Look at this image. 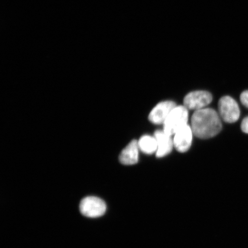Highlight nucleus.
<instances>
[{"mask_svg": "<svg viewBox=\"0 0 248 248\" xmlns=\"http://www.w3.org/2000/svg\"><path fill=\"white\" fill-rule=\"evenodd\" d=\"M191 129L196 137L209 139L218 134L222 124L216 111L211 108L195 110L191 117Z\"/></svg>", "mask_w": 248, "mask_h": 248, "instance_id": "nucleus-1", "label": "nucleus"}, {"mask_svg": "<svg viewBox=\"0 0 248 248\" xmlns=\"http://www.w3.org/2000/svg\"><path fill=\"white\" fill-rule=\"evenodd\" d=\"M188 111L185 106H176L170 111L163 124V131L167 135L171 136L179 129L187 125Z\"/></svg>", "mask_w": 248, "mask_h": 248, "instance_id": "nucleus-2", "label": "nucleus"}, {"mask_svg": "<svg viewBox=\"0 0 248 248\" xmlns=\"http://www.w3.org/2000/svg\"><path fill=\"white\" fill-rule=\"evenodd\" d=\"M79 209L83 216L89 218H97L104 215L107 210V205L100 198L88 197L80 202Z\"/></svg>", "mask_w": 248, "mask_h": 248, "instance_id": "nucleus-3", "label": "nucleus"}, {"mask_svg": "<svg viewBox=\"0 0 248 248\" xmlns=\"http://www.w3.org/2000/svg\"><path fill=\"white\" fill-rule=\"evenodd\" d=\"M220 116L228 123H234L239 119L240 110L237 102L229 96L220 99L218 103Z\"/></svg>", "mask_w": 248, "mask_h": 248, "instance_id": "nucleus-4", "label": "nucleus"}, {"mask_svg": "<svg viewBox=\"0 0 248 248\" xmlns=\"http://www.w3.org/2000/svg\"><path fill=\"white\" fill-rule=\"evenodd\" d=\"M212 95L208 92L195 91L188 93L184 98V106L190 110L205 108L212 101Z\"/></svg>", "mask_w": 248, "mask_h": 248, "instance_id": "nucleus-5", "label": "nucleus"}, {"mask_svg": "<svg viewBox=\"0 0 248 248\" xmlns=\"http://www.w3.org/2000/svg\"><path fill=\"white\" fill-rule=\"evenodd\" d=\"M176 107L173 101H164L157 104L149 114L148 119L155 124H163L170 111Z\"/></svg>", "mask_w": 248, "mask_h": 248, "instance_id": "nucleus-6", "label": "nucleus"}, {"mask_svg": "<svg viewBox=\"0 0 248 248\" xmlns=\"http://www.w3.org/2000/svg\"><path fill=\"white\" fill-rule=\"evenodd\" d=\"M193 132L190 125H185L176 132L173 138V145L179 153H186L190 148Z\"/></svg>", "mask_w": 248, "mask_h": 248, "instance_id": "nucleus-7", "label": "nucleus"}, {"mask_svg": "<svg viewBox=\"0 0 248 248\" xmlns=\"http://www.w3.org/2000/svg\"><path fill=\"white\" fill-rule=\"evenodd\" d=\"M155 138L157 142V150L156 156L162 157L166 156L172 151L173 145V140L170 136L167 135L164 131L158 130L155 132Z\"/></svg>", "mask_w": 248, "mask_h": 248, "instance_id": "nucleus-8", "label": "nucleus"}, {"mask_svg": "<svg viewBox=\"0 0 248 248\" xmlns=\"http://www.w3.org/2000/svg\"><path fill=\"white\" fill-rule=\"evenodd\" d=\"M138 141L132 140L124 149L120 154L119 160L121 163L124 165H133L138 162L139 160Z\"/></svg>", "mask_w": 248, "mask_h": 248, "instance_id": "nucleus-9", "label": "nucleus"}, {"mask_svg": "<svg viewBox=\"0 0 248 248\" xmlns=\"http://www.w3.org/2000/svg\"><path fill=\"white\" fill-rule=\"evenodd\" d=\"M139 147L142 153L151 155L157 150V142L156 138L149 135H144L138 141Z\"/></svg>", "mask_w": 248, "mask_h": 248, "instance_id": "nucleus-10", "label": "nucleus"}, {"mask_svg": "<svg viewBox=\"0 0 248 248\" xmlns=\"http://www.w3.org/2000/svg\"><path fill=\"white\" fill-rule=\"evenodd\" d=\"M240 100L244 106L248 108V91H244L241 93Z\"/></svg>", "mask_w": 248, "mask_h": 248, "instance_id": "nucleus-11", "label": "nucleus"}, {"mask_svg": "<svg viewBox=\"0 0 248 248\" xmlns=\"http://www.w3.org/2000/svg\"><path fill=\"white\" fill-rule=\"evenodd\" d=\"M241 128L243 132L248 134V116L245 118L241 123Z\"/></svg>", "mask_w": 248, "mask_h": 248, "instance_id": "nucleus-12", "label": "nucleus"}]
</instances>
